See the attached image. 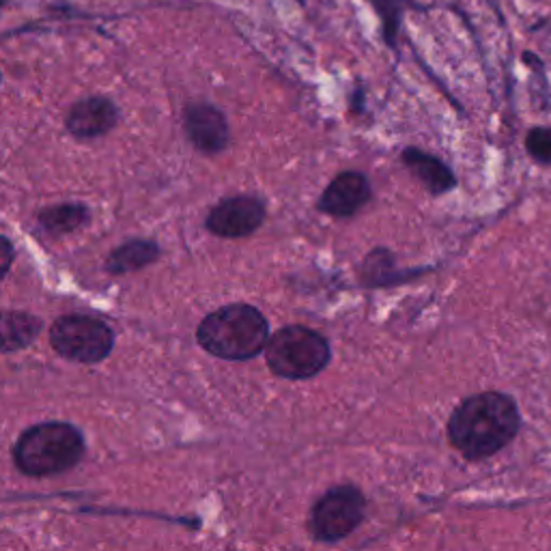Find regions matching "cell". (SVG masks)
Masks as SVG:
<instances>
[{
  "label": "cell",
  "mask_w": 551,
  "mask_h": 551,
  "mask_svg": "<svg viewBox=\"0 0 551 551\" xmlns=\"http://www.w3.org/2000/svg\"><path fill=\"white\" fill-rule=\"evenodd\" d=\"M519 429V409L508 394L480 392L452 412L448 440L468 461H480L511 444Z\"/></svg>",
  "instance_id": "cell-1"
},
{
  "label": "cell",
  "mask_w": 551,
  "mask_h": 551,
  "mask_svg": "<svg viewBox=\"0 0 551 551\" xmlns=\"http://www.w3.org/2000/svg\"><path fill=\"white\" fill-rule=\"evenodd\" d=\"M199 345L222 360L242 362L257 358L270 338V323L259 308L229 304L207 315L196 330Z\"/></svg>",
  "instance_id": "cell-2"
},
{
  "label": "cell",
  "mask_w": 551,
  "mask_h": 551,
  "mask_svg": "<svg viewBox=\"0 0 551 551\" xmlns=\"http://www.w3.org/2000/svg\"><path fill=\"white\" fill-rule=\"evenodd\" d=\"M84 457L82 433L65 422H46L22 433L13 461L26 476H50L72 470Z\"/></svg>",
  "instance_id": "cell-3"
},
{
  "label": "cell",
  "mask_w": 551,
  "mask_h": 551,
  "mask_svg": "<svg viewBox=\"0 0 551 551\" xmlns=\"http://www.w3.org/2000/svg\"><path fill=\"white\" fill-rule=\"evenodd\" d=\"M265 360L270 371L285 379H310L326 369L332 349L326 336L304 326H287L267 338Z\"/></svg>",
  "instance_id": "cell-4"
},
{
  "label": "cell",
  "mask_w": 551,
  "mask_h": 551,
  "mask_svg": "<svg viewBox=\"0 0 551 551\" xmlns=\"http://www.w3.org/2000/svg\"><path fill=\"white\" fill-rule=\"evenodd\" d=\"M50 343L59 356L95 364L102 362L115 345V334L104 321L87 315H67L52 326Z\"/></svg>",
  "instance_id": "cell-5"
},
{
  "label": "cell",
  "mask_w": 551,
  "mask_h": 551,
  "mask_svg": "<svg viewBox=\"0 0 551 551\" xmlns=\"http://www.w3.org/2000/svg\"><path fill=\"white\" fill-rule=\"evenodd\" d=\"M364 515L366 498L358 487H334L319 498L310 513V532L321 543H336L356 530Z\"/></svg>",
  "instance_id": "cell-6"
},
{
  "label": "cell",
  "mask_w": 551,
  "mask_h": 551,
  "mask_svg": "<svg viewBox=\"0 0 551 551\" xmlns=\"http://www.w3.org/2000/svg\"><path fill=\"white\" fill-rule=\"evenodd\" d=\"M265 220V205L254 196H233L218 203L207 216V229L226 239L248 237Z\"/></svg>",
  "instance_id": "cell-7"
},
{
  "label": "cell",
  "mask_w": 551,
  "mask_h": 551,
  "mask_svg": "<svg viewBox=\"0 0 551 551\" xmlns=\"http://www.w3.org/2000/svg\"><path fill=\"white\" fill-rule=\"evenodd\" d=\"M371 183L362 173L345 171L332 179L326 192L321 194L319 209L334 218H347L371 201Z\"/></svg>",
  "instance_id": "cell-8"
},
{
  "label": "cell",
  "mask_w": 551,
  "mask_h": 551,
  "mask_svg": "<svg viewBox=\"0 0 551 551\" xmlns=\"http://www.w3.org/2000/svg\"><path fill=\"white\" fill-rule=\"evenodd\" d=\"M186 132L192 145L209 155L229 145V125L222 112L209 104H194L186 110Z\"/></svg>",
  "instance_id": "cell-9"
},
{
  "label": "cell",
  "mask_w": 551,
  "mask_h": 551,
  "mask_svg": "<svg viewBox=\"0 0 551 551\" xmlns=\"http://www.w3.org/2000/svg\"><path fill=\"white\" fill-rule=\"evenodd\" d=\"M119 121V110L106 97H89L78 102L67 117V130L78 138H95L110 132Z\"/></svg>",
  "instance_id": "cell-10"
},
{
  "label": "cell",
  "mask_w": 551,
  "mask_h": 551,
  "mask_svg": "<svg viewBox=\"0 0 551 551\" xmlns=\"http://www.w3.org/2000/svg\"><path fill=\"white\" fill-rule=\"evenodd\" d=\"M401 160L431 194H446L457 186V177L452 175L450 168L427 151L409 147L403 151Z\"/></svg>",
  "instance_id": "cell-11"
},
{
  "label": "cell",
  "mask_w": 551,
  "mask_h": 551,
  "mask_svg": "<svg viewBox=\"0 0 551 551\" xmlns=\"http://www.w3.org/2000/svg\"><path fill=\"white\" fill-rule=\"evenodd\" d=\"M41 330V319L18 310L0 313V351H18L31 345Z\"/></svg>",
  "instance_id": "cell-12"
},
{
  "label": "cell",
  "mask_w": 551,
  "mask_h": 551,
  "mask_svg": "<svg viewBox=\"0 0 551 551\" xmlns=\"http://www.w3.org/2000/svg\"><path fill=\"white\" fill-rule=\"evenodd\" d=\"M155 257H158V246L151 242H132L119 250L112 252V257L108 261V270L110 272H132L151 263Z\"/></svg>",
  "instance_id": "cell-13"
},
{
  "label": "cell",
  "mask_w": 551,
  "mask_h": 551,
  "mask_svg": "<svg viewBox=\"0 0 551 551\" xmlns=\"http://www.w3.org/2000/svg\"><path fill=\"white\" fill-rule=\"evenodd\" d=\"M369 3L377 18L381 20V31H384V39L390 48L397 46L399 28L403 22V13L409 5V0H366Z\"/></svg>",
  "instance_id": "cell-14"
},
{
  "label": "cell",
  "mask_w": 551,
  "mask_h": 551,
  "mask_svg": "<svg viewBox=\"0 0 551 551\" xmlns=\"http://www.w3.org/2000/svg\"><path fill=\"white\" fill-rule=\"evenodd\" d=\"M87 218L89 214L82 205H61L44 211V214H41V224H44L50 233H67L78 229Z\"/></svg>",
  "instance_id": "cell-15"
},
{
  "label": "cell",
  "mask_w": 551,
  "mask_h": 551,
  "mask_svg": "<svg viewBox=\"0 0 551 551\" xmlns=\"http://www.w3.org/2000/svg\"><path fill=\"white\" fill-rule=\"evenodd\" d=\"M526 147L536 162L551 166V127H534V130H530Z\"/></svg>",
  "instance_id": "cell-16"
},
{
  "label": "cell",
  "mask_w": 551,
  "mask_h": 551,
  "mask_svg": "<svg viewBox=\"0 0 551 551\" xmlns=\"http://www.w3.org/2000/svg\"><path fill=\"white\" fill-rule=\"evenodd\" d=\"M13 257H16V250H13L11 242L5 237H0V280L9 272Z\"/></svg>",
  "instance_id": "cell-17"
},
{
  "label": "cell",
  "mask_w": 551,
  "mask_h": 551,
  "mask_svg": "<svg viewBox=\"0 0 551 551\" xmlns=\"http://www.w3.org/2000/svg\"><path fill=\"white\" fill-rule=\"evenodd\" d=\"M298 5H302V7H306V0H298Z\"/></svg>",
  "instance_id": "cell-18"
},
{
  "label": "cell",
  "mask_w": 551,
  "mask_h": 551,
  "mask_svg": "<svg viewBox=\"0 0 551 551\" xmlns=\"http://www.w3.org/2000/svg\"><path fill=\"white\" fill-rule=\"evenodd\" d=\"M0 80H3V76H0Z\"/></svg>",
  "instance_id": "cell-19"
}]
</instances>
